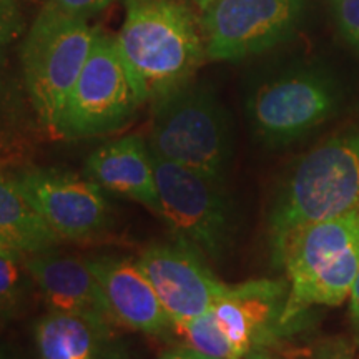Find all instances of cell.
I'll return each instance as SVG.
<instances>
[{"label":"cell","mask_w":359,"mask_h":359,"mask_svg":"<svg viewBox=\"0 0 359 359\" xmlns=\"http://www.w3.org/2000/svg\"><path fill=\"white\" fill-rule=\"evenodd\" d=\"M151 155L223 182L231 158V128L212 90L188 82L154 102Z\"/></svg>","instance_id":"4"},{"label":"cell","mask_w":359,"mask_h":359,"mask_svg":"<svg viewBox=\"0 0 359 359\" xmlns=\"http://www.w3.org/2000/svg\"><path fill=\"white\" fill-rule=\"evenodd\" d=\"M341 88L330 74L313 67L291 69L259 85L250 98L255 132L271 145H286L336 114Z\"/></svg>","instance_id":"6"},{"label":"cell","mask_w":359,"mask_h":359,"mask_svg":"<svg viewBox=\"0 0 359 359\" xmlns=\"http://www.w3.org/2000/svg\"><path fill=\"white\" fill-rule=\"evenodd\" d=\"M25 268L55 311L82 316L103 336H110L114 325H118L87 262L53 255L48 250L29 255Z\"/></svg>","instance_id":"12"},{"label":"cell","mask_w":359,"mask_h":359,"mask_svg":"<svg viewBox=\"0 0 359 359\" xmlns=\"http://www.w3.org/2000/svg\"><path fill=\"white\" fill-rule=\"evenodd\" d=\"M55 2L60 4L65 11L77 13V15L88 17L92 13H97L105 7H109L114 0H55Z\"/></svg>","instance_id":"22"},{"label":"cell","mask_w":359,"mask_h":359,"mask_svg":"<svg viewBox=\"0 0 359 359\" xmlns=\"http://www.w3.org/2000/svg\"><path fill=\"white\" fill-rule=\"evenodd\" d=\"M0 236L24 255L42 253L60 238L30 205L13 177L0 175Z\"/></svg>","instance_id":"16"},{"label":"cell","mask_w":359,"mask_h":359,"mask_svg":"<svg viewBox=\"0 0 359 359\" xmlns=\"http://www.w3.org/2000/svg\"><path fill=\"white\" fill-rule=\"evenodd\" d=\"M98 30L87 17L65 11L55 0L40 8L20 45V65L30 103L52 137L72 88L92 50Z\"/></svg>","instance_id":"2"},{"label":"cell","mask_w":359,"mask_h":359,"mask_svg":"<svg viewBox=\"0 0 359 359\" xmlns=\"http://www.w3.org/2000/svg\"><path fill=\"white\" fill-rule=\"evenodd\" d=\"M19 251H0V302L7 303L17 293L20 281Z\"/></svg>","instance_id":"21"},{"label":"cell","mask_w":359,"mask_h":359,"mask_svg":"<svg viewBox=\"0 0 359 359\" xmlns=\"http://www.w3.org/2000/svg\"><path fill=\"white\" fill-rule=\"evenodd\" d=\"M334 15L344 39L359 52V0H334Z\"/></svg>","instance_id":"20"},{"label":"cell","mask_w":359,"mask_h":359,"mask_svg":"<svg viewBox=\"0 0 359 359\" xmlns=\"http://www.w3.org/2000/svg\"><path fill=\"white\" fill-rule=\"evenodd\" d=\"M115 42L142 103L191 82L206 58L200 20L180 0H125Z\"/></svg>","instance_id":"1"},{"label":"cell","mask_w":359,"mask_h":359,"mask_svg":"<svg viewBox=\"0 0 359 359\" xmlns=\"http://www.w3.org/2000/svg\"><path fill=\"white\" fill-rule=\"evenodd\" d=\"M351 321L354 326V331H356V338L359 343V273L356 281H354L353 291H351Z\"/></svg>","instance_id":"23"},{"label":"cell","mask_w":359,"mask_h":359,"mask_svg":"<svg viewBox=\"0 0 359 359\" xmlns=\"http://www.w3.org/2000/svg\"><path fill=\"white\" fill-rule=\"evenodd\" d=\"M4 304H6V303H4V302H0V306H4Z\"/></svg>","instance_id":"28"},{"label":"cell","mask_w":359,"mask_h":359,"mask_svg":"<svg viewBox=\"0 0 359 359\" xmlns=\"http://www.w3.org/2000/svg\"><path fill=\"white\" fill-rule=\"evenodd\" d=\"M13 178L60 240H83L105 228L109 205L93 180L47 170H27Z\"/></svg>","instance_id":"9"},{"label":"cell","mask_w":359,"mask_h":359,"mask_svg":"<svg viewBox=\"0 0 359 359\" xmlns=\"http://www.w3.org/2000/svg\"><path fill=\"white\" fill-rule=\"evenodd\" d=\"M137 264L154 285L175 327L208 313L228 286L196 251L183 245L150 246Z\"/></svg>","instance_id":"10"},{"label":"cell","mask_w":359,"mask_h":359,"mask_svg":"<svg viewBox=\"0 0 359 359\" xmlns=\"http://www.w3.org/2000/svg\"><path fill=\"white\" fill-rule=\"evenodd\" d=\"M359 210V128L330 138L298 161L269 217L273 253L309 223Z\"/></svg>","instance_id":"3"},{"label":"cell","mask_w":359,"mask_h":359,"mask_svg":"<svg viewBox=\"0 0 359 359\" xmlns=\"http://www.w3.org/2000/svg\"><path fill=\"white\" fill-rule=\"evenodd\" d=\"M195 2L198 4V7L201 8V11H203V8H205L206 6H208V4H212L213 0H195Z\"/></svg>","instance_id":"27"},{"label":"cell","mask_w":359,"mask_h":359,"mask_svg":"<svg viewBox=\"0 0 359 359\" xmlns=\"http://www.w3.org/2000/svg\"><path fill=\"white\" fill-rule=\"evenodd\" d=\"M306 0H213L201 11L206 58L241 60L286 40Z\"/></svg>","instance_id":"8"},{"label":"cell","mask_w":359,"mask_h":359,"mask_svg":"<svg viewBox=\"0 0 359 359\" xmlns=\"http://www.w3.org/2000/svg\"><path fill=\"white\" fill-rule=\"evenodd\" d=\"M160 359H206V358L201 356L200 353H196L195 349L185 346V348L172 349V351L165 353Z\"/></svg>","instance_id":"24"},{"label":"cell","mask_w":359,"mask_h":359,"mask_svg":"<svg viewBox=\"0 0 359 359\" xmlns=\"http://www.w3.org/2000/svg\"><path fill=\"white\" fill-rule=\"evenodd\" d=\"M88 266L100 283L118 325L148 334H160L173 326L158 294L137 263L127 259H90Z\"/></svg>","instance_id":"13"},{"label":"cell","mask_w":359,"mask_h":359,"mask_svg":"<svg viewBox=\"0 0 359 359\" xmlns=\"http://www.w3.org/2000/svg\"><path fill=\"white\" fill-rule=\"evenodd\" d=\"M25 32V15L20 0H0V77L6 70L8 50Z\"/></svg>","instance_id":"19"},{"label":"cell","mask_w":359,"mask_h":359,"mask_svg":"<svg viewBox=\"0 0 359 359\" xmlns=\"http://www.w3.org/2000/svg\"><path fill=\"white\" fill-rule=\"evenodd\" d=\"M142 105L114 37L98 30L60 120V137L88 138L122 127Z\"/></svg>","instance_id":"7"},{"label":"cell","mask_w":359,"mask_h":359,"mask_svg":"<svg viewBox=\"0 0 359 359\" xmlns=\"http://www.w3.org/2000/svg\"><path fill=\"white\" fill-rule=\"evenodd\" d=\"M0 251H17V250L12 248V246L8 245L2 236H0ZM19 253H20V251H19ZM22 255H24V253H22Z\"/></svg>","instance_id":"26"},{"label":"cell","mask_w":359,"mask_h":359,"mask_svg":"<svg viewBox=\"0 0 359 359\" xmlns=\"http://www.w3.org/2000/svg\"><path fill=\"white\" fill-rule=\"evenodd\" d=\"M90 180L107 190L137 200L160 213L154 156L140 137H123L98 148L88 156Z\"/></svg>","instance_id":"15"},{"label":"cell","mask_w":359,"mask_h":359,"mask_svg":"<svg viewBox=\"0 0 359 359\" xmlns=\"http://www.w3.org/2000/svg\"><path fill=\"white\" fill-rule=\"evenodd\" d=\"M359 245V210L298 228L285 238L273 257L285 268L288 286L306 281L314 273Z\"/></svg>","instance_id":"14"},{"label":"cell","mask_w":359,"mask_h":359,"mask_svg":"<svg viewBox=\"0 0 359 359\" xmlns=\"http://www.w3.org/2000/svg\"><path fill=\"white\" fill-rule=\"evenodd\" d=\"M102 338L105 336L92 323L64 311L48 313L35 327L42 359H95Z\"/></svg>","instance_id":"17"},{"label":"cell","mask_w":359,"mask_h":359,"mask_svg":"<svg viewBox=\"0 0 359 359\" xmlns=\"http://www.w3.org/2000/svg\"><path fill=\"white\" fill-rule=\"evenodd\" d=\"M154 165L160 215L178 245L206 258L222 259L235 236V215L222 182L158 156H154Z\"/></svg>","instance_id":"5"},{"label":"cell","mask_w":359,"mask_h":359,"mask_svg":"<svg viewBox=\"0 0 359 359\" xmlns=\"http://www.w3.org/2000/svg\"><path fill=\"white\" fill-rule=\"evenodd\" d=\"M177 330L185 338L187 346L195 349L206 359H243L223 333L212 309L178 326Z\"/></svg>","instance_id":"18"},{"label":"cell","mask_w":359,"mask_h":359,"mask_svg":"<svg viewBox=\"0 0 359 359\" xmlns=\"http://www.w3.org/2000/svg\"><path fill=\"white\" fill-rule=\"evenodd\" d=\"M243 359H276V358H271V356H268V354H263L259 351H251L246 354Z\"/></svg>","instance_id":"25"},{"label":"cell","mask_w":359,"mask_h":359,"mask_svg":"<svg viewBox=\"0 0 359 359\" xmlns=\"http://www.w3.org/2000/svg\"><path fill=\"white\" fill-rule=\"evenodd\" d=\"M288 285L276 280H251L226 286L212 311L240 354L255 351L281 333V314Z\"/></svg>","instance_id":"11"}]
</instances>
